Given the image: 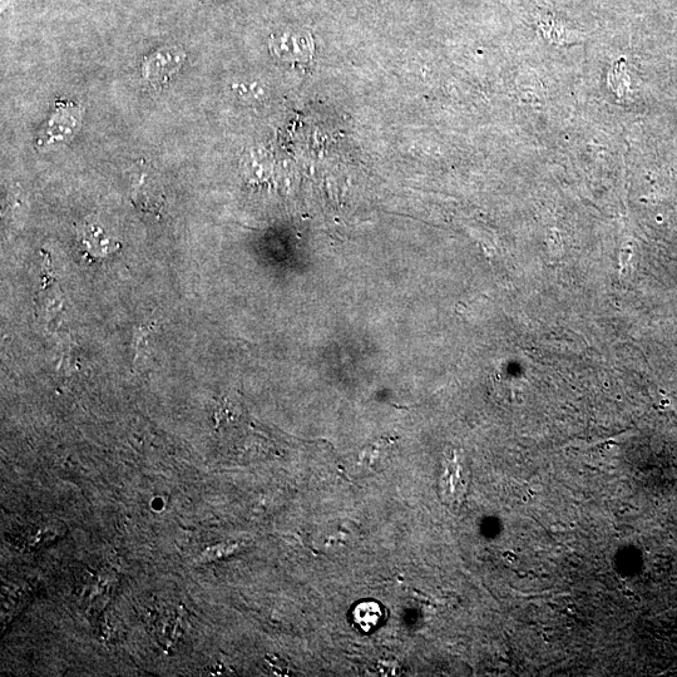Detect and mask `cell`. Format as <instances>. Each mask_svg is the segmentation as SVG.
Wrapping results in <instances>:
<instances>
[{
    "mask_svg": "<svg viewBox=\"0 0 677 677\" xmlns=\"http://www.w3.org/2000/svg\"><path fill=\"white\" fill-rule=\"evenodd\" d=\"M186 61L180 47H165L143 59L142 77L153 88L165 86Z\"/></svg>",
    "mask_w": 677,
    "mask_h": 677,
    "instance_id": "1",
    "label": "cell"
},
{
    "mask_svg": "<svg viewBox=\"0 0 677 677\" xmlns=\"http://www.w3.org/2000/svg\"><path fill=\"white\" fill-rule=\"evenodd\" d=\"M81 123V111L74 103H58L44 127L39 143L44 148L64 145L76 135Z\"/></svg>",
    "mask_w": 677,
    "mask_h": 677,
    "instance_id": "2",
    "label": "cell"
},
{
    "mask_svg": "<svg viewBox=\"0 0 677 677\" xmlns=\"http://www.w3.org/2000/svg\"><path fill=\"white\" fill-rule=\"evenodd\" d=\"M469 479L466 469L457 456L449 458L439 482V491L449 506H458L466 498Z\"/></svg>",
    "mask_w": 677,
    "mask_h": 677,
    "instance_id": "3",
    "label": "cell"
},
{
    "mask_svg": "<svg viewBox=\"0 0 677 677\" xmlns=\"http://www.w3.org/2000/svg\"><path fill=\"white\" fill-rule=\"evenodd\" d=\"M270 49L284 61L308 62L313 54V41L309 36L286 32L271 38Z\"/></svg>",
    "mask_w": 677,
    "mask_h": 677,
    "instance_id": "4",
    "label": "cell"
},
{
    "mask_svg": "<svg viewBox=\"0 0 677 677\" xmlns=\"http://www.w3.org/2000/svg\"><path fill=\"white\" fill-rule=\"evenodd\" d=\"M355 624L365 632L372 631L379 625L383 617L382 607L377 602H362L353 612Z\"/></svg>",
    "mask_w": 677,
    "mask_h": 677,
    "instance_id": "5",
    "label": "cell"
},
{
    "mask_svg": "<svg viewBox=\"0 0 677 677\" xmlns=\"http://www.w3.org/2000/svg\"><path fill=\"white\" fill-rule=\"evenodd\" d=\"M83 241L84 244L88 245V247H91L92 250H95L96 247V249L107 251V249H105V245H110V240H108L105 234H103L101 227L96 225L84 227Z\"/></svg>",
    "mask_w": 677,
    "mask_h": 677,
    "instance_id": "6",
    "label": "cell"
}]
</instances>
